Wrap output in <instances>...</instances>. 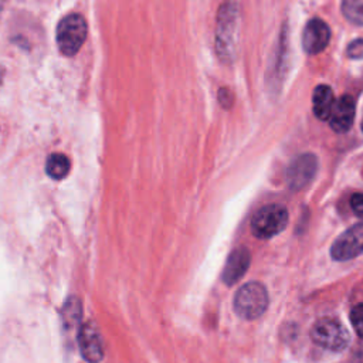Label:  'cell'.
I'll return each mask as SVG.
<instances>
[{"label":"cell","mask_w":363,"mask_h":363,"mask_svg":"<svg viewBox=\"0 0 363 363\" xmlns=\"http://www.w3.org/2000/svg\"><path fill=\"white\" fill-rule=\"evenodd\" d=\"M240 9L235 1L220 4L216 21V52L221 62L233 64L238 52Z\"/></svg>","instance_id":"6da1fadb"},{"label":"cell","mask_w":363,"mask_h":363,"mask_svg":"<svg viewBox=\"0 0 363 363\" xmlns=\"http://www.w3.org/2000/svg\"><path fill=\"white\" fill-rule=\"evenodd\" d=\"M88 34V26L81 14L71 13L62 17L57 26V44L60 51L67 55H75L82 47Z\"/></svg>","instance_id":"7a4b0ae2"},{"label":"cell","mask_w":363,"mask_h":363,"mask_svg":"<svg viewBox=\"0 0 363 363\" xmlns=\"http://www.w3.org/2000/svg\"><path fill=\"white\" fill-rule=\"evenodd\" d=\"M289 216L282 204H267L251 218V233L259 240H268L285 230Z\"/></svg>","instance_id":"3957f363"},{"label":"cell","mask_w":363,"mask_h":363,"mask_svg":"<svg viewBox=\"0 0 363 363\" xmlns=\"http://www.w3.org/2000/svg\"><path fill=\"white\" fill-rule=\"evenodd\" d=\"M268 306V292L259 282H248L242 285L234 296V311L242 319L259 318Z\"/></svg>","instance_id":"277c9868"},{"label":"cell","mask_w":363,"mask_h":363,"mask_svg":"<svg viewBox=\"0 0 363 363\" xmlns=\"http://www.w3.org/2000/svg\"><path fill=\"white\" fill-rule=\"evenodd\" d=\"M311 339L320 347L340 352L349 345V332L339 319L322 318L312 326Z\"/></svg>","instance_id":"5b68a950"},{"label":"cell","mask_w":363,"mask_h":363,"mask_svg":"<svg viewBox=\"0 0 363 363\" xmlns=\"http://www.w3.org/2000/svg\"><path fill=\"white\" fill-rule=\"evenodd\" d=\"M318 157L313 153H302L296 156L285 172V182L294 191L305 189L316 176Z\"/></svg>","instance_id":"8992f818"},{"label":"cell","mask_w":363,"mask_h":363,"mask_svg":"<svg viewBox=\"0 0 363 363\" xmlns=\"http://www.w3.org/2000/svg\"><path fill=\"white\" fill-rule=\"evenodd\" d=\"M363 254V223L354 224L342 233L330 248L335 261H349Z\"/></svg>","instance_id":"52a82bcc"},{"label":"cell","mask_w":363,"mask_h":363,"mask_svg":"<svg viewBox=\"0 0 363 363\" xmlns=\"http://www.w3.org/2000/svg\"><path fill=\"white\" fill-rule=\"evenodd\" d=\"M330 41V28L322 18H311L302 33V47L306 54L316 55L326 50Z\"/></svg>","instance_id":"ba28073f"},{"label":"cell","mask_w":363,"mask_h":363,"mask_svg":"<svg viewBox=\"0 0 363 363\" xmlns=\"http://www.w3.org/2000/svg\"><path fill=\"white\" fill-rule=\"evenodd\" d=\"M78 343L82 357L89 363H99L104 357L102 339L96 325L92 320L85 322L79 328Z\"/></svg>","instance_id":"9c48e42d"},{"label":"cell","mask_w":363,"mask_h":363,"mask_svg":"<svg viewBox=\"0 0 363 363\" xmlns=\"http://www.w3.org/2000/svg\"><path fill=\"white\" fill-rule=\"evenodd\" d=\"M354 112H356V102L352 95H342L332 109V113L329 116V125L336 133H346L354 121Z\"/></svg>","instance_id":"30bf717a"},{"label":"cell","mask_w":363,"mask_h":363,"mask_svg":"<svg viewBox=\"0 0 363 363\" xmlns=\"http://www.w3.org/2000/svg\"><path fill=\"white\" fill-rule=\"evenodd\" d=\"M251 254L245 247H237L231 251L223 269V281L227 285L235 284L248 269Z\"/></svg>","instance_id":"8fae6325"},{"label":"cell","mask_w":363,"mask_h":363,"mask_svg":"<svg viewBox=\"0 0 363 363\" xmlns=\"http://www.w3.org/2000/svg\"><path fill=\"white\" fill-rule=\"evenodd\" d=\"M335 95L329 85L319 84L313 89L312 95V105H313V113L320 121H328L332 109L335 106Z\"/></svg>","instance_id":"7c38bea8"},{"label":"cell","mask_w":363,"mask_h":363,"mask_svg":"<svg viewBox=\"0 0 363 363\" xmlns=\"http://www.w3.org/2000/svg\"><path fill=\"white\" fill-rule=\"evenodd\" d=\"M69 159L64 153H51L47 157L45 172L54 180H61L69 173Z\"/></svg>","instance_id":"4fadbf2b"},{"label":"cell","mask_w":363,"mask_h":363,"mask_svg":"<svg viewBox=\"0 0 363 363\" xmlns=\"http://www.w3.org/2000/svg\"><path fill=\"white\" fill-rule=\"evenodd\" d=\"M343 17L356 26H363V0H342Z\"/></svg>","instance_id":"5bb4252c"},{"label":"cell","mask_w":363,"mask_h":363,"mask_svg":"<svg viewBox=\"0 0 363 363\" xmlns=\"http://www.w3.org/2000/svg\"><path fill=\"white\" fill-rule=\"evenodd\" d=\"M64 320L68 322V326L77 323L81 319V302L77 298H69L64 306Z\"/></svg>","instance_id":"9a60e30c"},{"label":"cell","mask_w":363,"mask_h":363,"mask_svg":"<svg viewBox=\"0 0 363 363\" xmlns=\"http://www.w3.org/2000/svg\"><path fill=\"white\" fill-rule=\"evenodd\" d=\"M350 322L357 336L363 339V303H357L350 311Z\"/></svg>","instance_id":"2e32d148"},{"label":"cell","mask_w":363,"mask_h":363,"mask_svg":"<svg viewBox=\"0 0 363 363\" xmlns=\"http://www.w3.org/2000/svg\"><path fill=\"white\" fill-rule=\"evenodd\" d=\"M346 54L353 60L363 58V38H357L347 45Z\"/></svg>","instance_id":"e0dca14e"},{"label":"cell","mask_w":363,"mask_h":363,"mask_svg":"<svg viewBox=\"0 0 363 363\" xmlns=\"http://www.w3.org/2000/svg\"><path fill=\"white\" fill-rule=\"evenodd\" d=\"M218 102H220V105H221L224 109H230L231 105L234 104V95H233V92H231L228 88H225V86L220 88V89H218Z\"/></svg>","instance_id":"ac0fdd59"},{"label":"cell","mask_w":363,"mask_h":363,"mask_svg":"<svg viewBox=\"0 0 363 363\" xmlns=\"http://www.w3.org/2000/svg\"><path fill=\"white\" fill-rule=\"evenodd\" d=\"M350 207L353 213L363 220V193H356L350 199Z\"/></svg>","instance_id":"d6986e66"},{"label":"cell","mask_w":363,"mask_h":363,"mask_svg":"<svg viewBox=\"0 0 363 363\" xmlns=\"http://www.w3.org/2000/svg\"><path fill=\"white\" fill-rule=\"evenodd\" d=\"M3 77H4V68L0 67V85H1V82H3Z\"/></svg>","instance_id":"ffe728a7"},{"label":"cell","mask_w":363,"mask_h":363,"mask_svg":"<svg viewBox=\"0 0 363 363\" xmlns=\"http://www.w3.org/2000/svg\"><path fill=\"white\" fill-rule=\"evenodd\" d=\"M362 130H363V121H362Z\"/></svg>","instance_id":"44dd1931"}]
</instances>
